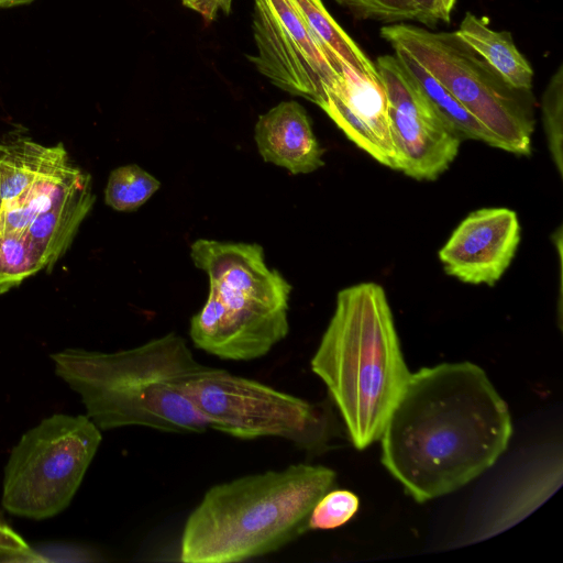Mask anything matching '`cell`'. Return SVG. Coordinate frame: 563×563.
Instances as JSON below:
<instances>
[{"mask_svg": "<svg viewBox=\"0 0 563 563\" xmlns=\"http://www.w3.org/2000/svg\"><path fill=\"white\" fill-rule=\"evenodd\" d=\"M512 434L507 404L471 362L420 368L394 405L382 463L418 503L450 494L493 466Z\"/></svg>", "mask_w": 563, "mask_h": 563, "instance_id": "obj_1", "label": "cell"}, {"mask_svg": "<svg viewBox=\"0 0 563 563\" xmlns=\"http://www.w3.org/2000/svg\"><path fill=\"white\" fill-rule=\"evenodd\" d=\"M54 372L101 430L141 426L175 433L208 428L187 394L201 365L180 335L167 333L117 352L69 347L51 354Z\"/></svg>", "mask_w": 563, "mask_h": 563, "instance_id": "obj_2", "label": "cell"}, {"mask_svg": "<svg viewBox=\"0 0 563 563\" xmlns=\"http://www.w3.org/2000/svg\"><path fill=\"white\" fill-rule=\"evenodd\" d=\"M310 365L325 385L352 444L364 450L379 440L411 374L380 285L361 283L338 294Z\"/></svg>", "mask_w": 563, "mask_h": 563, "instance_id": "obj_3", "label": "cell"}, {"mask_svg": "<svg viewBox=\"0 0 563 563\" xmlns=\"http://www.w3.org/2000/svg\"><path fill=\"white\" fill-rule=\"evenodd\" d=\"M335 477L327 466L295 464L212 486L184 526L180 561L241 562L280 549L307 530Z\"/></svg>", "mask_w": 563, "mask_h": 563, "instance_id": "obj_4", "label": "cell"}, {"mask_svg": "<svg viewBox=\"0 0 563 563\" xmlns=\"http://www.w3.org/2000/svg\"><path fill=\"white\" fill-rule=\"evenodd\" d=\"M207 275V300L189 327L196 347L223 360L252 361L286 338L291 285L277 269L233 256Z\"/></svg>", "mask_w": 563, "mask_h": 563, "instance_id": "obj_5", "label": "cell"}, {"mask_svg": "<svg viewBox=\"0 0 563 563\" xmlns=\"http://www.w3.org/2000/svg\"><path fill=\"white\" fill-rule=\"evenodd\" d=\"M380 36L411 55L496 139L498 148L531 153V93L509 86L455 32H431L409 24L380 29Z\"/></svg>", "mask_w": 563, "mask_h": 563, "instance_id": "obj_6", "label": "cell"}, {"mask_svg": "<svg viewBox=\"0 0 563 563\" xmlns=\"http://www.w3.org/2000/svg\"><path fill=\"white\" fill-rule=\"evenodd\" d=\"M185 393L208 428L240 439L280 438L322 452L340 435L329 405L311 404L254 379L203 366Z\"/></svg>", "mask_w": 563, "mask_h": 563, "instance_id": "obj_7", "label": "cell"}, {"mask_svg": "<svg viewBox=\"0 0 563 563\" xmlns=\"http://www.w3.org/2000/svg\"><path fill=\"white\" fill-rule=\"evenodd\" d=\"M86 415L55 413L29 429L3 471L1 505L9 514L44 520L74 499L101 443Z\"/></svg>", "mask_w": 563, "mask_h": 563, "instance_id": "obj_8", "label": "cell"}, {"mask_svg": "<svg viewBox=\"0 0 563 563\" xmlns=\"http://www.w3.org/2000/svg\"><path fill=\"white\" fill-rule=\"evenodd\" d=\"M256 55L251 62L278 88L317 106L338 78L336 68L290 0H254Z\"/></svg>", "mask_w": 563, "mask_h": 563, "instance_id": "obj_9", "label": "cell"}, {"mask_svg": "<svg viewBox=\"0 0 563 563\" xmlns=\"http://www.w3.org/2000/svg\"><path fill=\"white\" fill-rule=\"evenodd\" d=\"M375 67L389 102L398 170L417 180H434L457 156L461 136L396 55L379 56Z\"/></svg>", "mask_w": 563, "mask_h": 563, "instance_id": "obj_10", "label": "cell"}, {"mask_svg": "<svg viewBox=\"0 0 563 563\" xmlns=\"http://www.w3.org/2000/svg\"><path fill=\"white\" fill-rule=\"evenodd\" d=\"M517 213L508 208L471 212L439 251L444 272L473 285H495L512 262L520 243Z\"/></svg>", "mask_w": 563, "mask_h": 563, "instance_id": "obj_11", "label": "cell"}, {"mask_svg": "<svg viewBox=\"0 0 563 563\" xmlns=\"http://www.w3.org/2000/svg\"><path fill=\"white\" fill-rule=\"evenodd\" d=\"M341 73L324 89L320 108L357 147L378 163L398 170L389 102L379 79L340 60Z\"/></svg>", "mask_w": 563, "mask_h": 563, "instance_id": "obj_12", "label": "cell"}, {"mask_svg": "<svg viewBox=\"0 0 563 563\" xmlns=\"http://www.w3.org/2000/svg\"><path fill=\"white\" fill-rule=\"evenodd\" d=\"M254 139L266 163L292 175L309 174L324 165V148L317 140L305 108L283 101L258 117Z\"/></svg>", "mask_w": 563, "mask_h": 563, "instance_id": "obj_13", "label": "cell"}, {"mask_svg": "<svg viewBox=\"0 0 563 563\" xmlns=\"http://www.w3.org/2000/svg\"><path fill=\"white\" fill-rule=\"evenodd\" d=\"M70 163L62 143L45 146L26 136L0 143V208L42 176Z\"/></svg>", "mask_w": 563, "mask_h": 563, "instance_id": "obj_14", "label": "cell"}, {"mask_svg": "<svg viewBox=\"0 0 563 563\" xmlns=\"http://www.w3.org/2000/svg\"><path fill=\"white\" fill-rule=\"evenodd\" d=\"M95 200L89 177L67 198L30 223L25 231L41 252L46 269L49 271L68 250Z\"/></svg>", "mask_w": 563, "mask_h": 563, "instance_id": "obj_15", "label": "cell"}, {"mask_svg": "<svg viewBox=\"0 0 563 563\" xmlns=\"http://www.w3.org/2000/svg\"><path fill=\"white\" fill-rule=\"evenodd\" d=\"M456 35L512 88L531 90L533 69L518 51L509 32L495 31L485 19L466 12Z\"/></svg>", "mask_w": 563, "mask_h": 563, "instance_id": "obj_16", "label": "cell"}, {"mask_svg": "<svg viewBox=\"0 0 563 563\" xmlns=\"http://www.w3.org/2000/svg\"><path fill=\"white\" fill-rule=\"evenodd\" d=\"M90 177L71 162L42 176L19 197L0 208V234L25 231L42 212L67 198Z\"/></svg>", "mask_w": 563, "mask_h": 563, "instance_id": "obj_17", "label": "cell"}, {"mask_svg": "<svg viewBox=\"0 0 563 563\" xmlns=\"http://www.w3.org/2000/svg\"><path fill=\"white\" fill-rule=\"evenodd\" d=\"M394 49L395 55L418 81L437 111L462 140L482 141L493 147H498L495 136L440 81L406 51L400 47H394Z\"/></svg>", "mask_w": 563, "mask_h": 563, "instance_id": "obj_18", "label": "cell"}, {"mask_svg": "<svg viewBox=\"0 0 563 563\" xmlns=\"http://www.w3.org/2000/svg\"><path fill=\"white\" fill-rule=\"evenodd\" d=\"M290 1L298 10L311 34L322 46L335 67L336 63L333 59L334 55L340 60L346 63L361 73L378 76L373 62L363 53L354 40L338 24L321 0Z\"/></svg>", "mask_w": 563, "mask_h": 563, "instance_id": "obj_19", "label": "cell"}, {"mask_svg": "<svg viewBox=\"0 0 563 563\" xmlns=\"http://www.w3.org/2000/svg\"><path fill=\"white\" fill-rule=\"evenodd\" d=\"M42 269L44 258L26 231L0 234V295Z\"/></svg>", "mask_w": 563, "mask_h": 563, "instance_id": "obj_20", "label": "cell"}, {"mask_svg": "<svg viewBox=\"0 0 563 563\" xmlns=\"http://www.w3.org/2000/svg\"><path fill=\"white\" fill-rule=\"evenodd\" d=\"M159 186L158 179L139 165H123L110 173L104 189V202L117 211H134L143 206Z\"/></svg>", "mask_w": 563, "mask_h": 563, "instance_id": "obj_21", "label": "cell"}, {"mask_svg": "<svg viewBox=\"0 0 563 563\" xmlns=\"http://www.w3.org/2000/svg\"><path fill=\"white\" fill-rule=\"evenodd\" d=\"M542 121L548 148L558 173L563 175V65L552 75L542 97Z\"/></svg>", "mask_w": 563, "mask_h": 563, "instance_id": "obj_22", "label": "cell"}, {"mask_svg": "<svg viewBox=\"0 0 563 563\" xmlns=\"http://www.w3.org/2000/svg\"><path fill=\"white\" fill-rule=\"evenodd\" d=\"M360 499L347 489H330L313 506L307 530H330L350 521L358 511Z\"/></svg>", "mask_w": 563, "mask_h": 563, "instance_id": "obj_23", "label": "cell"}, {"mask_svg": "<svg viewBox=\"0 0 563 563\" xmlns=\"http://www.w3.org/2000/svg\"><path fill=\"white\" fill-rule=\"evenodd\" d=\"M361 19L384 22L406 20L420 21L419 13L410 0H334Z\"/></svg>", "mask_w": 563, "mask_h": 563, "instance_id": "obj_24", "label": "cell"}, {"mask_svg": "<svg viewBox=\"0 0 563 563\" xmlns=\"http://www.w3.org/2000/svg\"><path fill=\"white\" fill-rule=\"evenodd\" d=\"M0 556L9 561H36L29 543L5 521L0 512Z\"/></svg>", "mask_w": 563, "mask_h": 563, "instance_id": "obj_25", "label": "cell"}, {"mask_svg": "<svg viewBox=\"0 0 563 563\" xmlns=\"http://www.w3.org/2000/svg\"><path fill=\"white\" fill-rule=\"evenodd\" d=\"M417 9L420 21L424 24H434L438 21H443L440 0H410Z\"/></svg>", "mask_w": 563, "mask_h": 563, "instance_id": "obj_26", "label": "cell"}, {"mask_svg": "<svg viewBox=\"0 0 563 563\" xmlns=\"http://www.w3.org/2000/svg\"><path fill=\"white\" fill-rule=\"evenodd\" d=\"M232 0H196L192 10L200 13L205 20L212 21L219 11L229 13Z\"/></svg>", "mask_w": 563, "mask_h": 563, "instance_id": "obj_27", "label": "cell"}, {"mask_svg": "<svg viewBox=\"0 0 563 563\" xmlns=\"http://www.w3.org/2000/svg\"><path fill=\"white\" fill-rule=\"evenodd\" d=\"M34 0H0L1 8H11L16 5H24L33 2Z\"/></svg>", "mask_w": 563, "mask_h": 563, "instance_id": "obj_28", "label": "cell"}, {"mask_svg": "<svg viewBox=\"0 0 563 563\" xmlns=\"http://www.w3.org/2000/svg\"><path fill=\"white\" fill-rule=\"evenodd\" d=\"M183 3L188 7L189 9L192 8V5L195 4L196 0H181Z\"/></svg>", "mask_w": 563, "mask_h": 563, "instance_id": "obj_29", "label": "cell"}]
</instances>
